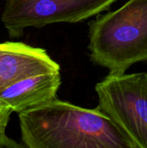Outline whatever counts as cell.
Instances as JSON below:
<instances>
[{
	"label": "cell",
	"mask_w": 147,
	"mask_h": 148,
	"mask_svg": "<svg viewBox=\"0 0 147 148\" xmlns=\"http://www.w3.org/2000/svg\"><path fill=\"white\" fill-rule=\"evenodd\" d=\"M118 0H4L1 19L11 38L29 27L75 23L98 16Z\"/></svg>",
	"instance_id": "cell-4"
},
{
	"label": "cell",
	"mask_w": 147,
	"mask_h": 148,
	"mask_svg": "<svg viewBox=\"0 0 147 148\" xmlns=\"http://www.w3.org/2000/svg\"><path fill=\"white\" fill-rule=\"evenodd\" d=\"M28 148H133L131 140L97 106L84 108L55 98L18 114Z\"/></svg>",
	"instance_id": "cell-1"
},
{
	"label": "cell",
	"mask_w": 147,
	"mask_h": 148,
	"mask_svg": "<svg viewBox=\"0 0 147 148\" xmlns=\"http://www.w3.org/2000/svg\"><path fill=\"white\" fill-rule=\"evenodd\" d=\"M61 83L60 71L29 77L0 92V105L19 114L56 98Z\"/></svg>",
	"instance_id": "cell-6"
},
{
	"label": "cell",
	"mask_w": 147,
	"mask_h": 148,
	"mask_svg": "<svg viewBox=\"0 0 147 148\" xmlns=\"http://www.w3.org/2000/svg\"><path fill=\"white\" fill-rule=\"evenodd\" d=\"M12 112L4 108L0 105V147H20L19 144L8 138L5 134L6 126L8 124L10 115Z\"/></svg>",
	"instance_id": "cell-7"
},
{
	"label": "cell",
	"mask_w": 147,
	"mask_h": 148,
	"mask_svg": "<svg viewBox=\"0 0 147 148\" xmlns=\"http://www.w3.org/2000/svg\"><path fill=\"white\" fill-rule=\"evenodd\" d=\"M90 60L111 74L147 62V0H128L88 23Z\"/></svg>",
	"instance_id": "cell-2"
},
{
	"label": "cell",
	"mask_w": 147,
	"mask_h": 148,
	"mask_svg": "<svg viewBox=\"0 0 147 148\" xmlns=\"http://www.w3.org/2000/svg\"><path fill=\"white\" fill-rule=\"evenodd\" d=\"M56 71L60 65L43 49L18 42L0 43V92L29 77Z\"/></svg>",
	"instance_id": "cell-5"
},
{
	"label": "cell",
	"mask_w": 147,
	"mask_h": 148,
	"mask_svg": "<svg viewBox=\"0 0 147 148\" xmlns=\"http://www.w3.org/2000/svg\"><path fill=\"white\" fill-rule=\"evenodd\" d=\"M98 107L131 140L147 148V73H108L95 85Z\"/></svg>",
	"instance_id": "cell-3"
}]
</instances>
